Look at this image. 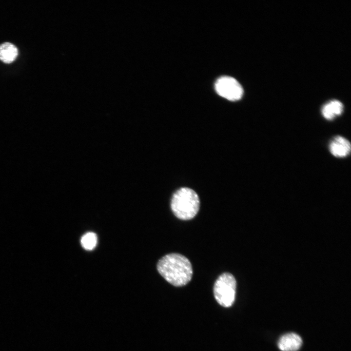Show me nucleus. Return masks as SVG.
<instances>
[{
  "label": "nucleus",
  "instance_id": "1a4fd4ad",
  "mask_svg": "<svg viewBox=\"0 0 351 351\" xmlns=\"http://www.w3.org/2000/svg\"><path fill=\"white\" fill-rule=\"evenodd\" d=\"M97 236L93 232H88L85 234L81 237L80 240L82 247L86 250L94 249L97 244Z\"/></svg>",
  "mask_w": 351,
  "mask_h": 351
},
{
  "label": "nucleus",
  "instance_id": "f257e3e1",
  "mask_svg": "<svg viewBox=\"0 0 351 351\" xmlns=\"http://www.w3.org/2000/svg\"><path fill=\"white\" fill-rule=\"evenodd\" d=\"M156 268L159 273L176 287L186 285L193 276L190 260L180 254L171 253L164 255L158 261Z\"/></svg>",
  "mask_w": 351,
  "mask_h": 351
},
{
  "label": "nucleus",
  "instance_id": "6e6552de",
  "mask_svg": "<svg viewBox=\"0 0 351 351\" xmlns=\"http://www.w3.org/2000/svg\"><path fill=\"white\" fill-rule=\"evenodd\" d=\"M18 55L16 46L10 42H4L0 45V60L5 63L13 62Z\"/></svg>",
  "mask_w": 351,
  "mask_h": 351
},
{
  "label": "nucleus",
  "instance_id": "0eeeda50",
  "mask_svg": "<svg viewBox=\"0 0 351 351\" xmlns=\"http://www.w3.org/2000/svg\"><path fill=\"white\" fill-rule=\"evenodd\" d=\"M343 109V105L340 101L332 100L323 106L321 113L325 119L331 120L341 115Z\"/></svg>",
  "mask_w": 351,
  "mask_h": 351
},
{
  "label": "nucleus",
  "instance_id": "423d86ee",
  "mask_svg": "<svg viewBox=\"0 0 351 351\" xmlns=\"http://www.w3.org/2000/svg\"><path fill=\"white\" fill-rule=\"evenodd\" d=\"M302 343L301 338L294 333H289L283 335L278 342V346L282 351H296Z\"/></svg>",
  "mask_w": 351,
  "mask_h": 351
},
{
  "label": "nucleus",
  "instance_id": "39448f33",
  "mask_svg": "<svg viewBox=\"0 0 351 351\" xmlns=\"http://www.w3.org/2000/svg\"><path fill=\"white\" fill-rule=\"evenodd\" d=\"M329 150L333 156L343 158L350 154L351 145L350 141L344 137L336 136L330 142Z\"/></svg>",
  "mask_w": 351,
  "mask_h": 351
},
{
  "label": "nucleus",
  "instance_id": "20e7f679",
  "mask_svg": "<svg viewBox=\"0 0 351 351\" xmlns=\"http://www.w3.org/2000/svg\"><path fill=\"white\" fill-rule=\"evenodd\" d=\"M215 89L219 96L231 101L240 99L243 94L240 83L235 78L228 76L218 78L215 83Z\"/></svg>",
  "mask_w": 351,
  "mask_h": 351
},
{
  "label": "nucleus",
  "instance_id": "f03ea898",
  "mask_svg": "<svg viewBox=\"0 0 351 351\" xmlns=\"http://www.w3.org/2000/svg\"><path fill=\"white\" fill-rule=\"evenodd\" d=\"M199 206L200 200L197 194L190 188H181L177 190L172 197V211L179 219H192L197 214Z\"/></svg>",
  "mask_w": 351,
  "mask_h": 351
},
{
  "label": "nucleus",
  "instance_id": "7ed1b4c3",
  "mask_svg": "<svg viewBox=\"0 0 351 351\" xmlns=\"http://www.w3.org/2000/svg\"><path fill=\"white\" fill-rule=\"evenodd\" d=\"M236 281L230 273H224L218 276L214 286L215 299L221 306L230 307L235 299Z\"/></svg>",
  "mask_w": 351,
  "mask_h": 351
}]
</instances>
